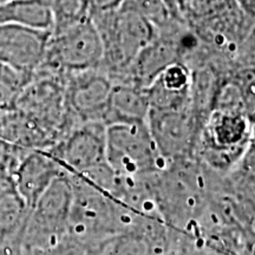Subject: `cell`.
I'll return each mask as SVG.
<instances>
[{
    "mask_svg": "<svg viewBox=\"0 0 255 255\" xmlns=\"http://www.w3.org/2000/svg\"><path fill=\"white\" fill-rule=\"evenodd\" d=\"M238 71H255V20L235 59V72Z\"/></svg>",
    "mask_w": 255,
    "mask_h": 255,
    "instance_id": "484cf974",
    "label": "cell"
},
{
    "mask_svg": "<svg viewBox=\"0 0 255 255\" xmlns=\"http://www.w3.org/2000/svg\"><path fill=\"white\" fill-rule=\"evenodd\" d=\"M5 188H8V187H4V186H2V184H0V190L5 189Z\"/></svg>",
    "mask_w": 255,
    "mask_h": 255,
    "instance_id": "d6a6232c",
    "label": "cell"
},
{
    "mask_svg": "<svg viewBox=\"0 0 255 255\" xmlns=\"http://www.w3.org/2000/svg\"><path fill=\"white\" fill-rule=\"evenodd\" d=\"M32 76L0 63V113L14 109Z\"/></svg>",
    "mask_w": 255,
    "mask_h": 255,
    "instance_id": "d6986e66",
    "label": "cell"
},
{
    "mask_svg": "<svg viewBox=\"0 0 255 255\" xmlns=\"http://www.w3.org/2000/svg\"><path fill=\"white\" fill-rule=\"evenodd\" d=\"M107 162L115 173L128 177L150 176L168 164L146 122L107 126Z\"/></svg>",
    "mask_w": 255,
    "mask_h": 255,
    "instance_id": "5b68a950",
    "label": "cell"
},
{
    "mask_svg": "<svg viewBox=\"0 0 255 255\" xmlns=\"http://www.w3.org/2000/svg\"><path fill=\"white\" fill-rule=\"evenodd\" d=\"M202 123L191 105L173 110H149L146 117L149 131L167 162L194 158Z\"/></svg>",
    "mask_w": 255,
    "mask_h": 255,
    "instance_id": "ba28073f",
    "label": "cell"
},
{
    "mask_svg": "<svg viewBox=\"0 0 255 255\" xmlns=\"http://www.w3.org/2000/svg\"><path fill=\"white\" fill-rule=\"evenodd\" d=\"M251 148L255 149V121L253 123H251V142H250Z\"/></svg>",
    "mask_w": 255,
    "mask_h": 255,
    "instance_id": "f1b7e54d",
    "label": "cell"
},
{
    "mask_svg": "<svg viewBox=\"0 0 255 255\" xmlns=\"http://www.w3.org/2000/svg\"><path fill=\"white\" fill-rule=\"evenodd\" d=\"M180 62V55L169 26L156 30V36L133 60L120 81L148 88L157 76L171 64Z\"/></svg>",
    "mask_w": 255,
    "mask_h": 255,
    "instance_id": "7c38bea8",
    "label": "cell"
},
{
    "mask_svg": "<svg viewBox=\"0 0 255 255\" xmlns=\"http://www.w3.org/2000/svg\"><path fill=\"white\" fill-rule=\"evenodd\" d=\"M45 151L68 174H87L107 163V126L82 123Z\"/></svg>",
    "mask_w": 255,
    "mask_h": 255,
    "instance_id": "9c48e42d",
    "label": "cell"
},
{
    "mask_svg": "<svg viewBox=\"0 0 255 255\" xmlns=\"http://www.w3.org/2000/svg\"><path fill=\"white\" fill-rule=\"evenodd\" d=\"M216 175L195 158L168 162L151 175L156 206L169 228L188 232L199 222L209 206Z\"/></svg>",
    "mask_w": 255,
    "mask_h": 255,
    "instance_id": "6da1fadb",
    "label": "cell"
},
{
    "mask_svg": "<svg viewBox=\"0 0 255 255\" xmlns=\"http://www.w3.org/2000/svg\"><path fill=\"white\" fill-rule=\"evenodd\" d=\"M108 244V242H107ZM107 244H92L68 235L58 244L46 248H23L21 255H102Z\"/></svg>",
    "mask_w": 255,
    "mask_h": 255,
    "instance_id": "ffe728a7",
    "label": "cell"
},
{
    "mask_svg": "<svg viewBox=\"0 0 255 255\" xmlns=\"http://www.w3.org/2000/svg\"><path fill=\"white\" fill-rule=\"evenodd\" d=\"M245 14L252 20H255V0H235Z\"/></svg>",
    "mask_w": 255,
    "mask_h": 255,
    "instance_id": "4316f807",
    "label": "cell"
},
{
    "mask_svg": "<svg viewBox=\"0 0 255 255\" xmlns=\"http://www.w3.org/2000/svg\"><path fill=\"white\" fill-rule=\"evenodd\" d=\"M149 100L146 88L132 83H114L104 124L123 122H146Z\"/></svg>",
    "mask_w": 255,
    "mask_h": 255,
    "instance_id": "9a60e30c",
    "label": "cell"
},
{
    "mask_svg": "<svg viewBox=\"0 0 255 255\" xmlns=\"http://www.w3.org/2000/svg\"><path fill=\"white\" fill-rule=\"evenodd\" d=\"M123 4L148 19L156 28L164 26L176 18L171 14L163 0H124Z\"/></svg>",
    "mask_w": 255,
    "mask_h": 255,
    "instance_id": "7402d4cb",
    "label": "cell"
},
{
    "mask_svg": "<svg viewBox=\"0 0 255 255\" xmlns=\"http://www.w3.org/2000/svg\"><path fill=\"white\" fill-rule=\"evenodd\" d=\"M71 201V178L65 173L50 184L30 209L21 247H51L68 237Z\"/></svg>",
    "mask_w": 255,
    "mask_h": 255,
    "instance_id": "52a82bcc",
    "label": "cell"
},
{
    "mask_svg": "<svg viewBox=\"0 0 255 255\" xmlns=\"http://www.w3.org/2000/svg\"><path fill=\"white\" fill-rule=\"evenodd\" d=\"M53 26L51 32H57L78 23L89 15L88 0H49Z\"/></svg>",
    "mask_w": 255,
    "mask_h": 255,
    "instance_id": "44dd1931",
    "label": "cell"
},
{
    "mask_svg": "<svg viewBox=\"0 0 255 255\" xmlns=\"http://www.w3.org/2000/svg\"><path fill=\"white\" fill-rule=\"evenodd\" d=\"M0 24L52 31L53 19L49 0H6L0 2Z\"/></svg>",
    "mask_w": 255,
    "mask_h": 255,
    "instance_id": "e0dca14e",
    "label": "cell"
},
{
    "mask_svg": "<svg viewBox=\"0 0 255 255\" xmlns=\"http://www.w3.org/2000/svg\"><path fill=\"white\" fill-rule=\"evenodd\" d=\"M27 149L20 148L0 138V184L13 187V177Z\"/></svg>",
    "mask_w": 255,
    "mask_h": 255,
    "instance_id": "603a6c76",
    "label": "cell"
},
{
    "mask_svg": "<svg viewBox=\"0 0 255 255\" xmlns=\"http://www.w3.org/2000/svg\"><path fill=\"white\" fill-rule=\"evenodd\" d=\"M0 138L27 150H46L55 144L36 121L15 108L0 113Z\"/></svg>",
    "mask_w": 255,
    "mask_h": 255,
    "instance_id": "5bb4252c",
    "label": "cell"
},
{
    "mask_svg": "<svg viewBox=\"0 0 255 255\" xmlns=\"http://www.w3.org/2000/svg\"><path fill=\"white\" fill-rule=\"evenodd\" d=\"M253 231L255 233V215H254V220H253Z\"/></svg>",
    "mask_w": 255,
    "mask_h": 255,
    "instance_id": "1f68e13d",
    "label": "cell"
},
{
    "mask_svg": "<svg viewBox=\"0 0 255 255\" xmlns=\"http://www.w3.org/2000/svg\"><path fill=\"white\" fill-rule=\"evenodd\" d=\"M2 1H6V0H0V2H2Z\"/></svg>",
    "mask_w": 255,
    "mask_h": 255,
    "instance_id": "836d02e7",
    "label": "cell"
},
{
    "mask_svg": "<svg viewBox=\"0 0 255 255\" xmlns=\"http://www.w3.org/2000/svg\"><path fill=\"white\" fill-rule=\"evenodd\" d=\"M188 2H189V0H177V4H178V7H180V11H181V14H184V11H186L187 8V5Z\"/></svg>",
    "mask_w": 255,
    "mask_h": 255,
    "instance_id": "f546056e",
    "label": "cell"
},
{
    "mask_svg": "<svg viewBox=\"0 0 255 255\" xmlns=\"http://www.w3.org/2000/svg\"><path fill=\"white\" fill-rule=\"evenodd\" d=\"M251 142V122L240 111L212 110L200 129L194 158L226 176L237 168Z\"/></svg>",
    "mask_w": 255,
    "mask_h": 255,
    "instance_id": "277c9868",
    "label": "cell"
},
{
    "mask_svg": "<svg viewBox=\"0 0 255 255\" xmlns=\"http://www.w3.org/2000/svg\"><path fill=\"white\" fill-rule=\"evenodd\" d=\"M163 1L165 2V5L168 6L169 11L171 12V14H173L174 17H176V18H183V15L181 14L180 7H178L177 0H163Z\"/></svg>",
    "mask_w": 255,
    "mask_h": 255,
    "instance_id": "83f0119b",
    "label": "cell"
},
{
    "mask_svg": "<svg viewBox=\"0 0 255 255\" xmlns=\"http://www.w3.org/2000/svg\"><path fill=\"white\" fill-rule=\"evenodd\" d=\"M247 255H255V240L253 241V244H252V246L250 248V251H248Z\"/></svg>",
    "mask_w": 255,
    "mask_h": 255,
    "instance_id": "4dcf8cb0",
    "label": "cell"
},
{
    "mask_svg": "<svg viewBox=\"0 0 255 255\" xmlns=\"http://www.w3.org/2000/svg\"><path fill=\"white\" fill-rule=\"evenodd\" d=\"M234 4L235 0H189L183 18L189 23H196L219 14Z\"/></svg>",
    "mask_w": 255,
    "mask_h": 255,
    "instance_id": "cb8c5ba5",
    "label": "cell"
},
{
    "mask_svg": "<svg viewBox=\"0 0 255 255\" xmlns=\"http://www.w3.org/2000/svg\"><path fill=\"white\" fill-rule=\"evenodd\" d=\"M69 176L72 183L69 235L72 238L92 244H107L117 235L136 231L158 218L139 214L109 191L79 175L69 174Z\"/></svg>",
    "mask_w": 255,
    "mask_h": 255,
    "instance_id": "7a4b0ae2",
    "label": "cell"
},
{
    "mask_svg": "<svg viewBox=\"0 0 255 255\" xmlns=\"http://www.w3.org/2000/svg\"><path fill=\"white\" fill-rule=\"evenodd\" d=\"M103 60V44L90 17L71 26L51 32L45 56L38 70L58 75L100 69Z\"/></svg>",
    "mask_w": 255,
    "mask_h": 255,
    "instance_id": "8992f818",
    "label": "cell"
},
{
    "mask_svg": "<svg viewBox=\"0 0 255 255\" xmlns=\"http://www.w3.org/2000/svg\"><path fill=\"white\" fill-rule=\"evenodd\" d=\"M114 82L102 69L66 75L65 105L75 126L104 123Z\"/></svg>",
    "mask_w": 255,
    "mask_h": 255,
    "instance_id": "30bf717a",
    "label": "cell"
},
{
    "mask_svg": "<svg viewBox=\"0 0 255 255\" xmlns=\"http://www.w3.org/2000/svg\"><path fill=\"white\" fill-rule=\"evenodd\" d=\"M50 31L0 24V63L32 76L43 63Z\"/></svg>",
    "mask_w": 255,
    "mask_h": 255,
    "instance_id": "8fae6325",
    "label": "cell"
},
{
    "mask_svg": "<svg viewBox=\"0 0 255 255\" xmlns=\"http://www.w3.org/2000/svg\"><path fill=\"white\" fill-rule=\"evenodd\" d=\"M169 241L170 229L167 226L130 231L108 242L102 255H164Z\"/></svg>",
    "mask_w": 255,
    "mask_h": 255,
    "instance_id": "2e32d148",
    "label": "cell"
},
{
    "mask_svg": "<svg viewBox=\"0 0 255 255\" xmlns=\"http://www.w3.org/2000/svg\"><path fill=\"white\" fill-rule=\"evenodd\" d=\"M240 83L244 113L251 123L255 121V71H238L233 73Z\"/></svg>",
    "mask_w": 255,
    "mask_h": 255,
    "instance_id": "d4e9b609",
    "label": "cell"
},
{
    "mask_svg": "<svg viewBox=\"0 0 255 255\" xmlns=\"http://www.w3.org/2000/svg\"><path fill=\"white\" fill-rule=\"evenodd\" d=\"M103 44L101 68L113 82L120 81L138 53L156 36V27L132 8L122 5L119 9L90 17Z\"/></svg>",
    "mask_w": 255,
    "mask_h": 255,
    "instance_id": "3957f363",
    "label": "cell"
},
{
    "mask_svg": "<svg viewBox=\"0 0 255 255\" xmlns=\"http://www.w3.org/2000/svg\"><path fill=\"white\" fill-rule=\"evenodd\" d=\"M30 207L14 187L0 190V246L24 233Z\"/></svg>",
    "mask_w": 255,
    "mask_h": 255,
    "instance_id": "ac0fdd59",
    "label": "cell"
},
{
    "mask_svg": "<svg viewBox=\"0 0 255 255\" xmlns=\"http://www.w3.org/2000/svg\"><path fill=\"white\" fill-rule=\"evenodd\" d=\"M65 174L58 162L45 150H28L13 177V187L30 209L57 177Z\"/></svg>",
    "mask_w": 255,
    "mask_h": 255,
    "instance_id": "4fadbf2b",
    "label": "cell"
}]
</instances>
